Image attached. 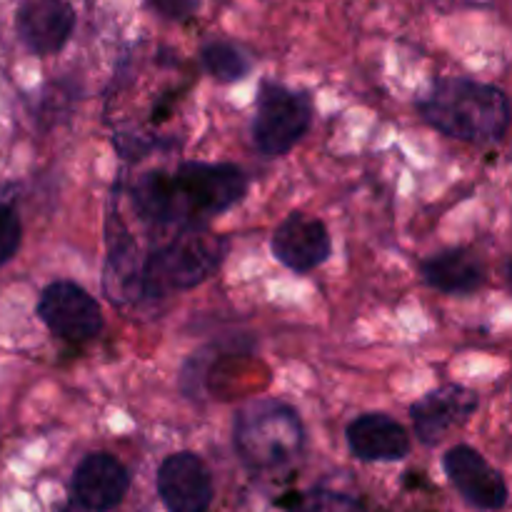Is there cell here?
Segmentation results:
<instances>
[{
    "mask_svg": "<svg viewBox=\"0 0 512 512\" xmlns=\"http://www.w3.org/2000/svg\"><path fill=\"white\" fill-rule=\"evenodd\" d=\"M228 253V240L205 230L190 228L155 250L143 265V290L150 295H165L173 290H188L203 283L218 270Z\"/></svg>",
    "mask_w": 512,
    "mask_h": 512,
    "instance_id": "277c9868",
    "label": "cell"
},
{
    "mask_svg": "<svg viewBox=\"0 0 512 512\" xmlns=\"http://www.w3.org/2000/svg\"><path fill=\"white\" fill-rule=\"evenodd\" d=\"M508 283L512 285V263H508Z\"/></svg>",
    "mask_w": 512,
    "mask_h": 512,
    "instance_id": "d6986e66",
    "label": "cell"
},
{
    "mask_svg": "<svg viewBox=\"0 0 512 512\" xmlns=\"http://www.w3.org/2000/svg\"><path fill=\"white\" fill-rule=\"evenodd\" d=\"M75 28V10L68 0H20L15 30L33 55H55L65 48Z\"/></svg>",
    "mask_w": 512,
    "mask_h": 512,
    "instance_id": "52a82bcc",
    "label": "cell"
},
{
    "mask_svg": "<svg viewBox=\"0 0 512 512\" xmlns=\"http://www.w3.org/2000/svg\"><path fill=\"white\" fill-rule=\"evenodd\" d=\"M478 410V395L463 385H443L430 390L425 398L410 408L418 438L425 445H435L453 428L463 425Z\"/></svg>",
    "mask_w": 512,
    "mask_h": 512,
    "instance_id": "7c38bea8",
    "label": "cell"
},
{
    "mask_svg": "<svg viewBox=\"0 0 512 512\" xmlns=\"http://www.w3.org/2000/svg\"><path fill=\"white\" fill-rule=\"evenodd\" d=\"M158 495L168 512H208L213 478L198 455L175 453L158 468Z\"/></svg>",
    "mask_w": 512,
    "mask_h": 512,
    "instance_id": "ba28073f",
    "label": "cell"
},
{
    "mask_svg": "<svg viewBox=\"0 0 512 512\" xmlns=\"http://www.w3.org/2000/svg\"><path fill=\"white\" fill-rule=\"evenodd\" d=\"M130 488V475L120 460L108 453H90L73 473V495L80 508L108 512L123 503Z\"/></svg>",
    "mask_w": 512,
    "mask_h": 512,
    "instance_id": "8fae6325",
    "label": "cell"
},
{
    "mask_svg": "<svg viewBox=\"0 0 512 512\" xmlns=\"http://www.w3.org/2000/svg\"><path fill=\"white\" fill-rule=\"evenodd\" d=\"M20 240H23V223H20V215L15 213L13 205L0 203V265L13 260V255L18 253L20 248Z\"/></svg>",
    "mask_w": 512,
    "mask_h": 512,
    "instance_id": "2e32d148",
    "label": "cell"
},
{
    "mask_svg": "<svg viewBox=\"0 0 512 512\" xmlns=\"http://www.w3.org/2000/svg\"><path fill=\"white\" fill-rule=\"evenodd\" d=\"M38 318L55 338L73 345L88 343L103 330V313L93 295L70 280H55L40 293Z\"/></svg>",
    "mask_w": 512,
    "mask_h": 512,
    "instance_id": "8992f818",
    "label": "cell"
},
{
    "mask_svg": "<svg viewBox=\"0 0 512 512\" xmlns=\"http://www.w3.org/2000/svg\"><path fill=\"white\" fill-rule=\"evenodd\" d=\"M305 512H365L363 505L355 498L343 493H330V490H318L310 495Z\"/></svg>",
    "mask_w": 512,
    "mask_h": 512,
    "instance_id": "e0dca14e",
    "label": "cell"
},
{
    "mask_svg": "<svg viewBox=\"0 0 512 512\" xmlns=\"http://www.w3.org/2000/svg\"><path fill=\"white\" fill-rule=\"evenodd\" d=\"M235 450L255 473L290 468L300 458L305 430L300 415L283 400L263 398L243 405L235 415Z\"/></svg>",
    "mask_w": 512,
    "mask_h": 512,
    "instance_id": "3957f363",
    "label": "cell"
},
{
    "mask_svg": "<svg viewBox=\"0 0 512 512\" xmlns=\"http://www.w3.org/2000/svg\"><path fill=\"white\" fill-rule=\"evenodd\" d=\"M333 253L330 233L323 220L293 213L278 225L273 235V255L293 273H310L320 268Z\"/></svg>",
    "mask_w": 512,
    "mask_h": 512,
    "instance_id": "30bf717a",
    "label": "cell"
},
{
    "mask_svg": "<svg viewBox=\"0 0 512 512\" xmlns=\"http://www.w3.org/2000/svg\"><path fill=\"white\" fill-rule=\"evenodd\" d=\"M420 273H423L425 283L448 295L475 293L485 280V270L480 265L478 255L463 248L435 253L433 258L420 263Z\"/></svg>",
    "mask_w": 512,
    "mask_h": 512,
    "instance_id": "5bb4252c",
    "label": "cell"
},
{
    "mask_svg": "<svg viewBox=\"0 0 512 512\" xmlns=\"http://www.w3.org/2000/svg\"><path fill=\"white\" fill-rule=\"evenodd\" d=\"M348 445L355 458L368 463H393L410 453L403 425L385 413H368L348 425Z\"/></svg>",
    "mask_w": 512,
    "mask_h": 512,
    "instance_id": "4fadbf2b",
    "label": "cell"
},
{
    "mask_svg": "<svg viewBox=\"0 0 512 512\" xmlns=\"http://www.w3.org/2000/svg\"><path fill=\"white\" fill-rule=\"evenodd\" d=\"M200 60H203L205 70L220 83L243 80L250 73V65H253L250 55L240 45L228 43V40H215V43L205 45L200 50Z\"/></svg>",
    "mask_w": 512,
    "mask_h": 512,
    "instance_id": "9a60e30c",
    "label": "cell"
},
{
    "mask_svg": "<svg viewBox=\"0 0 512 512\" xmlns=\"http://www.w3.org/2000/svg\"><path fill=\"white\" fill-rule=\"evenodd\" d=\"M248 178L233 163H183L173 173H148L135 185V205L158 223H190L240 203Z\"/></svg>",
    "mask_w": 512,
    "mask_h": 512,
    "instance_id": "6da1fadb",
    "label": "cell"
},
{
    "mask_svg": "<svg viewBox=\"0 0 512 512\" xmlns=\"http://www.w3.org/2000/svg\"><path fill=\"white\" fill-rule=\"evenodd\" d=\"M418 110L443 135L475 145L495 143L510 125L508 95L470 78H438Z\"/></svg>",
    "mask_w": 512,
    "mask_h": 512,
    "instance_id": "7a4b0ae2",
    "label": "cell"
},
{
    "mask_svg": "<svg viewBox=\"0 0 512 512\" xmlns=\"http://www.w3.org/2000/svg\"><path fill=\"white\" fill-rule=\"evenodd\" d=\"M313 100L308 93L265 80L253 118V143L265 158L285 155L310 128Z\"/></svg>",
    "mask_w": 512,
    "mask_h": 512,
    "instance_id": "5b68a950",
    "label": "cell"
},
{
    "mask_svg": "<svg viewBox=\"0 0 512 512\" xmlns=\"http://www.w3.org/2000/svg\"><path fill=\"white\" fill-rule=\"evenodd\" d=\"M153 8L158 13H163L165 18H175V20H183L190 18L195 10L200 8V0H150Z\"/></svg>",
    "mask_w": 512,
    "mask_h": 512,
    "instance_id": "ac0fdd59",
    "label": "cell"
},
{
    "mask_svg": "<svg viewBox=\"0 0 512 512\" xmlns=\"http://www.w3.org/2000/svg\"><path fill=\"white\" fill-rule=\"evenodd\" d=\"M450 483L470 505L480 510H500L508 503L503 475L470 445H455L443 458Z\"/></svg>",
    "mask_w": 512,
    "mask_h": 512,
    "instance_id": "9c48e42d",
    "label": "cell"
}]
</instances>
